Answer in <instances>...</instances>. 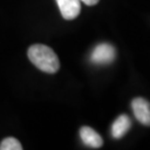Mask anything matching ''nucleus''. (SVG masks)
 Here are the masks:
<instances>
[{
	"label": "nucleus",
	"mask_w": 150,
	"mask_h": 150,
	"mask_svg": "<svg viewBox=\"0 0 150 150\" xmlns=\"http://www.w3.org/2000/svg\"><path fill=\"white\" fill-rule=\"evenodd\" d=\"M131 108L136 119L144 126H150V103L145 98H134L131 101Z\"/></svg>",
	"instance_id": "nucleus-3"
},
{
	"label": "nucleus",
	"mask_w": 150,
	"mask_h": 150,
	"mask_svg": "<svg viewBox=\"0 0 150 150\" xmlns=\"http://www.w3.org/2000/svg\"><path fill=\"white\" fill-rule=\"evenodd\" d=\"M131 127V119L127 115H120L118 118L113 121L111 126V134L115 139H120L127 134Z\"/></svg>",
	"instance_id": "nucleus-6"
},
{
	"label": "nucleus",
	"mask_w": 150,
	"mask_h": 150,
	"mask_svg": "<svg viewBox=\"0 0 150 150\" xmlns=\"http://www.w3.org/2000/svg\"><path fill=\"white\" fill-rule=\"evenodd\" d=\"M83 4H86L87 6H95L99 2V0H80Z\"/></svg>",
	"instance_id": "nucleus-8"
},
{
	"label": "nucleus",
	"mask_w": 150,
	"mask_h": 150,
	"mask_svg": "<svg viewBox=\"0 0 150 150\" xmlns=\"http://www.w3.org/2000/svg\"><path fill=\"white\" fill-rule=\"evenodd\" d=\"M116 58V49L109 43H99L91 52L90 59L96 64H111Z\"/></svg>",
	"instance_id": "nucleus-2"
},
{
	"label": "nucleus",
	"mask_w": 150,
	"mask_h": 150,
	"mask_svg": "<svg viewBox=\"0 0 150 150\" xmlns=\"http://www.w3.org/2000/svg\"><path fill=\"white\" fill-rule=\"evenodd\" d=\"M61 16L66 20H72L79 16L81 10L80 0H56Z\"/></svg>",
	"instance_id": "nucleus-4"
},
{
	"label": "nucleus",
	"mask_w": 150,
	"mask_h": 150,
	"mask_svg": "<svg viewBox=\"0 0 150 150\" xmlns=\"http://www.w3.org/2000/svg\"><path fill=\"white\" fill-rule=\"evenodd\" d=\"M22 146L19 142V140H17L13 137H8L1 141L0 144V150H21Z\"/></svg>",
	"instance_id": "nucleus-7"
},
{
	"label": "nucleus",
	"mask_w": 150,
	"mask_h": 150,
	"mask_svg": "<svg viewBox=\"0 0 150 150\" xmlns=\"http://www.w3.org/2000/svg\"><path fill=\"white\" fill-rule=\"evenodd\" d=\"M28 58L38 69L47 74H56L60 68L58 56L45 45H32L28 49Z\"/></svg>",
	"instance_id": "nucleus-1"
},
{
	"label": "nucleus",
	"mask_w": 150,
	"mask_h": 150,
	"mask_svg": "<svg viewBox=\"0 0 150 150\" xmlns=\"http://www.w3.org/2000/svg\"><path fill=\"white\" fill-rule=\"evenodd\" d=\"M80 138L82 140V142L88 147L91 148H100L103 144V140H102L101 136L98 134L97 131H95L91 127L88 126H83L81 127L80 131Z\"/></svg>",
	"instance_id": "nucleus-5"
}]
</instances>
